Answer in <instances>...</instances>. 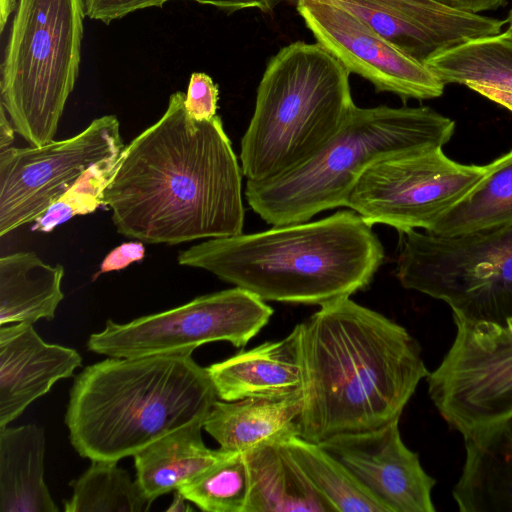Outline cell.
I'll return each instance as SVG.
<instances>
[{"instance_id": "cell-38", "label": "cell", "mask_w": 512, "mask_h": 512, "mask_svg": "<svg viewBox=\"0 0 512 512\" xmlns=\"http://www.w3.org/2000/svg\"><path fill=\"white\" fill-rule=\"evenodd\" d=\"M188 500L179 492L175 491L173 502L167 508V511H191L193 508L188 504Z\"/></svg>"}, {"instance_id": "cell-21", "label": "cell", "mask_w": 512, "mask_h": 512, "mask_svg": "<svg viewBox=\"0 0 512 512\" xmlns=\"http://www.w3.org/2000/svg\"><path fill=\"white\" fill-rule=\"evenodd\" d=\"M202 428L203 422L186 425L133 456L136 481L148 499L178 490L235 452L208 448Z\"/></svg>"}, {"instance_id": "cell-36", "label": "cell", "mask_w": 512, "mask_h": 512, "mask_svg": "<svg viewBox=\"0 0 512 512\" xmlns=\"http://www.w3.org/2000/svg\"><path fill=\"white\" fill-rule=\"evenodd\" d=\"M15 128L4 107L0 105V150L11 147L15 137Z\"/></svg>"}, {"instance_id": "cell-32", "label": "cell", "mask_w": 512, "mask_h": 512, "mask_svg": "<svg viewBox=\"0 0 512 512\" xmlns=\"http://www.w3.org/2000/svg\"><path fill=\"white\" fill-rule=\"evenodd\" d=\"M145 256V246L142 241L125 242L111 250L103 259L99 273H108L126 268L133 262L140 261Z\"/></svg>"}, {"instance_id": "cell-5", "label": "cell", "mask_w": 512, "mask_h": 512, "mask_svg": "<svg viewBox=\"0 0 512 512\" xmlns=\"http://www.w3.org/2000/svg\"><path fill=\"white\" fill-rule=\"evenodd\" d=\"M455 122L428 106H356L339 131L311 158L263 181H248L245 197L267 224L311 220L322 211L346 206L361 174L394 155L443 148Z\"/></svg>"}, {"instance_id": "cell-35", "label": "cell", "mask_w": 512, "mask_h": 512, "mask_svg": "<svg viewBox=\"0 0 512 512\" xmlns=\"http://www.w3.org/2000/svg\"><path fill=\"white\" fill-rule=\"evenodd\" d=\"M466 87L512 111V92L482 84H469Z\"/></svg>"}, {"instance_id": "cell-8", "label": "cell", "mask_w": 512, "mask_h": 512, "mask_svg": "<svg viewBox=\"0 0 512 512\" xmlns=\"http://www.w3.org/2000/svg\"><path fill=\"white\" fill-rule=\"evenodd\" d=\"M401 235L396 276L404 288L444 301L462 319L512 320V222L454 236Z\"/></svg>"}, {"instance_id": "cell-31", "label": "cell", "mask_w": 512, "mask_h": 512, "mask_svg": "<svg viewBox=\"0 0 512 512\" xmlns=\"http://www.w3.org/2000/svg\"><path fill=\"white\" fill-rule=\"evenodd\" d=\"M170 0H83L85 15L105 24L149 7H162Z\"/></svg>"}, {"instance_id": "cell-9", "label": "cell", "mask_w": 512, "mask_h": 512, "mask_svg": "<svg viewBox=\"0 0 512 512\" xmlns=\"http://www.w3.org/2000/svg\"><path fill=\"white\" fill-rule=\"evenodd\" d=\"M272 315L266 301L235 286L128 323L108 320L102 331L89 336L87 347L117 358L191 355L199 346L215 341L244 347Z\"/></svg>"}, {"instance_id": "cell-22", "label": "cell", "mask_w": 512, "mask_h": 512, "mask_svg": "<svg viewBox=\"0 0 512 512\" xmlns=\"http://www.w3.org/2000/svg\"><path fill=\"white\" fill-rule=\"evenodd\" d=\"M45 434L36 424L0 428V512H57L44 481Z\"/></svg>"}, {"instance_id": "cell-28", "label": "cell", "mask_w": 512, "mask_h": 512, "mask_svg": "<svg viewBox=\"0 0 512 512\" xmlns=\"http://www.w3.org/2000/svg\"><path fill=\"white\" fill-rule=\"evenodd\" d=\"M177 491L203 511L244 512L249 476L243 452H233Z\"/></svg>"}, {"instance_id": "cell-27", "label": "cell", "mask_w": 512, "mask_h": 512, "mask_svg": "<svg viewBox=\"0 0 512 512\" xmlns=\"http://www.w3.org/2000/svg\"><path fill=\"white\" fill-rule=\"evenodd\" d=\"M78 478L70 482L72 495L64 501L66 512H145L152 500L117 461H91Z\"/></svg>"}, {"instance_id": "cell-12", "label": "cell", "mask_w": 512, "mask_h": 512, "mask_svg": "<svg viewBox=\"0 0 512 512\" xmlns=\"http://www.w3.org/2000/svg\"><path fill=\"white\" fill-rule=\"evenodd\" d=\"M124 148L117 117L105 115L68 139L0 150V236L35 222L91 166Z\"/></svg>"}, {"instance_id": "cell-34", "label": "cell", "mask_w": 512, "mask_h": 512, "mask_svg": "<svg viewBox=\"0 0 512 512\" xmlns=\"http://www.w3.org/2000/svg\"><path fill=\"white\" fill-rule=\"evenodd\" d=\"M445 2L458 9L476 14L496 10L506 4V0H446Z\"/></svg>"}, {"instance_id": "cell-23", "label": "cell", "mask_w": 512, "mask_h": 512, "mask_svg": "<svg viewBox=\"0 0 512 512\" xmlns=\"http://www.w3.org/2000/svg\"><path fill=\"white\" fill-rule=\"evenodd\" d=\"M64 267L50 265L33 252L0 258V326L52 320L64 299Z\"/></svg>"}, {"instance_id": "cell-18", "label": "cell", "mask_w": 512, "mask_h": 512, "mask_svg": "<svg viewBox=\"0 0 512 512\" xmlns=\"http://www.w3.org/2000/svg\"><path fill=\"white\" fill-rule=\"evenodd\" d=\"M465 461L453 488L461 512H512V418L463 437Z\"/></svg>"}, {"instance_id": "cell-6", "label": "cell", "mask_w": 512, "mask_h": 512, "mask_svg": "<svg viewBox=\"0 0 512 512\" xmlns=\"http://www.w3.org/2000/svg\"><path fill=\"white\" fill-rule=\"evenodd\" d=\"M350 73L324 47L296 41L268 61L241 140L248 181L279 176L317 153L356 108Z\"/></svg>"}, {"instance_id": "cell-4", "label": "cell", "mask_w": 512, "mask_h": 512, "mask_svg": "<svg viewBox=\"0 0 512 512\" xmlns=\"http://www.w3.org/2000/svg\"><path fill=\"white\" fill-rule=\"evenodd\" d=\"M217 398L207 369L191 355L109 357L74 378L65 424L81 457L118 462L204 422Z\"/></svg>"}, {"instance_id": "cell-15", "label": "cell", "mask_w": 512, "mask_h": 512, "mask_svg": "<svg viewBox=\"0 0 512 512\" xmlns=\"http://www.w3.org/2000/svg\"><path fill=\"white\" fill-rule=\"evenodd\" d=\"M332 1L426 65L455 46L500 33L505 24V20L464 11L442 0Z\"/></svg>"}, {"instance_id": "cell-10", "label": "cell", "mask_w": 512, "mask_h": 512, "mask_svg": "<svg viewBox=\"0 0 512 512\" xmlns=\"http://www.w3.org/2000/svg\"><path fill=\"white\" fill-rule=\"evenodd\" d=\"M453 319L454 340L426 379L441 416L466 437L512 418V320Z\"/></svg>"}, {"instance_id": "cell-25", "label": "cell", "mask_w": 512, "mask_h": 512, "mask_svg": "<svg viewBox=\"0 0 512 512\" xmlns=\"http://www.w3.org/2000/svg\"><path fill=\"white\" fill-rule=\"evenodd\" d=\"M427 65L446 84H482L512 92V34L479 37L432 58Z\"/></svg>"}, {"instance_id": "cell-2", "label": "cell", "mask_w": 512, "mask_h": 512, "mask_svg": "<svg viewBox=\"0 0 512 512\" xmlns=\"http://www.w3.org/2000/svg\"><path fill=\"white\" fill-rule=\"evenodd\" d=\"M302 368L300 437L323 443L400 416L427 370L417 340L350 297L296 325Z\"/></svg>"}, {"instance_id": "cell-19", "label": "cell", "mask_w": 512, "mask_h": 512, "mask_svg": "<svg viewBox=\"0 0 512 512\" xmlns=\"http://www.w3.org/2000/svg\"><path fill=\"white\" fill-rule=\"evenodd\" d=\"M301 391L285 398L216 400L203 422V429L220 448L245 452L266 442H280L300 435Z\"/></svg>"}, {"instance_id": "cell-26", "label": "cell", "mask_w": 512, "mask_h": 512, "mask_svg": "<svg viewBox=\"0 0 512 512\" xmlns=\"http://www.w3.org/2000/svg\"><path fill=\"white\" fill-rule=\"evenodd\" d=\"M282 442L334 512H388L352 472L320 444L298 435Z\"/></svg>"}, {"instance_id": "cell-39", "label": "cell", "mask_w": 512, "mask_h": 512, "mask_svg": "<svg viewBox=\"0 0 512 512\" xmlns=\"http://www.w3.org/2000/svg\"><path fill=\"white\" fill-rule=\"evenodd\" d=\"M505 24H507V30L510 34H512V8L509 10L507 14V18L505 19Z\"/></svg>"}, {"instance_id": "cell-29", "label": "cell", "mask_w": 512, "mask_h": 512, "mask_svg": "<svg viewBox=\"0 0 512 512\" xmlns=\"http://www.w3.org/2000/svg\"><path fill=\"white\" fill-rule=\"evenodd\" d=\"M119 157L120 155L114 156L91 166L35 221L32 231L51 232L72 217L92 213L103 205V193Z\"/></svg>"}, {"instance_id": "cell-17", "label": "cell", "mask_w": 512, "mask_h": 512, "mask_svg": "<svg viewBox=\"0 0 512 512\" xmlns=\"http://www.w3.org/2000/svg\"><path fill=\"white\" fill-rule=\"evenodd\" d=\"M216 395L224 401L289 397L301 391L299 334L266 341L207 368Z\"/></svg>"}, {"instance_id": "cell-7", "label": "cell", "mask_w": 512, "mask_h": 512, "mask_svg": "<svg viewBox=\"0 0 512 512\" xmlns=\"http://www.w3.org/2000/svg\"><path fill=\"white\" fill-rule=\"evenodd\" d=\"M83 0H18L1 65V105L32 146L53 141L79 74Z\"/></svg>"}, {"instance_id": "cell-1", "label": "cell", "mask_w": 512, "mask_h": 512, "mask_svg": "<svg viewBox=\"0 0 512 512\" xmlns=\"http://www.w3.org/2000/svg\"><path fill=\"white\" fill-rule=\"evenodd\" d=\"M173 93L158 121L122 151L103 205L118 233L175 245L243 233L242 168L221 118H192Z\"/></svg>"}, {"instance_id": "cell-16", "label": "cell", "mask_w": 512, "mask_h": 512, "mask_svg": "<svg viewBox=\"0 0 512 512\" xmlns=\"http://www.w3.org/2000/svg\"><path fill=\"white\" fill-rule=\"evenodd\" d=\"M81 365L75 349L45 342L33 324L0 326V428Z\"/></svg>"}, {"instance_id": "cell-37", "label": "cell", "mask_w": 512, "mask_h": 512, "mask_svg": "<svg viewBox=\"0 0 512 512\" xmlns=\"http://www.w3.org/2000/svg\"><path fill=\"white\" fill-rule=\"evenodd\" d=\"M17 0H0V30L3 32L10 15L16 11Z\"/></svg>"}, {"instance_id": "cell-20", "label": "cell", "mask_w": 512, "mask_h": 512, "mask_svg": "<svg viewBox=\"0 0 512 512\" xmlns=\"http://www.w3.org/2000/svg\"><path fill=\"white\" fill-rule=\"evenodd\" d=\"M249 476L244 512H334L280 442L243 452Z\"/></svg>"}, {"instance_id": "cell-14", "label": "cell", "mask_w": 512, "mask_h": 512, "mask_svg": "<svg viewBox=\"0 0 512 512\" xmlns=\"http://www.w3.org/2000/svg\"><path fill=\"white\" fill-rule=\"evenodd\" d=\"M320 445L340 460L388 512H434L436 480L403 442L399 420L363 433L333 437Z\"/></svg>"}, {"instance_id": "cell-13", "label": "cell", "mask_w": 512, "mask_h": 512, "mask_svg": "<svg viewBox=\"0 0 512 512\" xmlns=\"http://www.w3.org/2000/svg\"><path fill=\"white\" fill-rule=\"evenodd\" d=\"M294 5L317 43L351 74L402 100L440 97L445 83L359 17L332 0H284Z\"/></svg>"}, {"instance_id": "cell-30", "label": "cell", "mask_w": 512, "mask_h": 512, "mask_svg": "<svg viewBox=\"0 0 512 512\" xmlns=\"http://www.w3.org/2000/svg\"><path fill=\"white\" fill-rule=\"evenodd\" d=\"M219 88L212 78L203 72H194L190 76L185 94V107L188 114L196 120H210L217 114Z\"/></svg>"}, {"instance_id": "cell-11", "label": "cell", "mask_w": 512, "mask_h": 512, "mask_svg": "<svg viewBox=\"0 0 512 512\" xmlns=\"http://www.w3.org/2000/svg\"><path fill=\"white\" fill-rule=\"evenodd\" d=\"M486 165L450 159L443 148L394 155L370 165L346 202L370 226L429 231L484 177Z\"/></svg>"}, {"instance_id": "cell-3", "label": "cell", "mask_w": 512, "mask_h": 512, "mask_svg": "<svg viewBox=\"0 0 512 512\" xmlns=\"http://www.w3.org/2000/svg\"><path fill=\"white\" fill-rule=\"evenodd\" d=\"M383 259L372 226L353 210L209 239L177 256L180 265L209 271L264 301L318 306L365 289Z\"/></svg>"}, {"instance_id": "cell-24", "label": "cell", "mask_w": 512, "mask_h": 512, "mask_svg": "<svg viewBox=\"0 0 512 512\" xmlns=\"http://www.w3.org/2000/svg\"><path fill=\"white\" fill-rule=\"evenodd\" d=\"M512 222V150L487 164L484 177L429 233L454 236Z\"/></svg>"}, {"instance_id": "cell-33", "label": "cell", "mask_w": 512, "mask_h": 512, "mask_svg": "<svg viewBox=\"0 0 512 512\" xmlns=\"http://www.w3.org/2000/svg\"><path fill=\"white\" fill-rule=\"evenodd\" d=\"M200 4L215 6L216 8L233 13L243 9L256 8L262 12L269 13L274 10L281 0H191Z\"/></svg>"}]
</instances>
